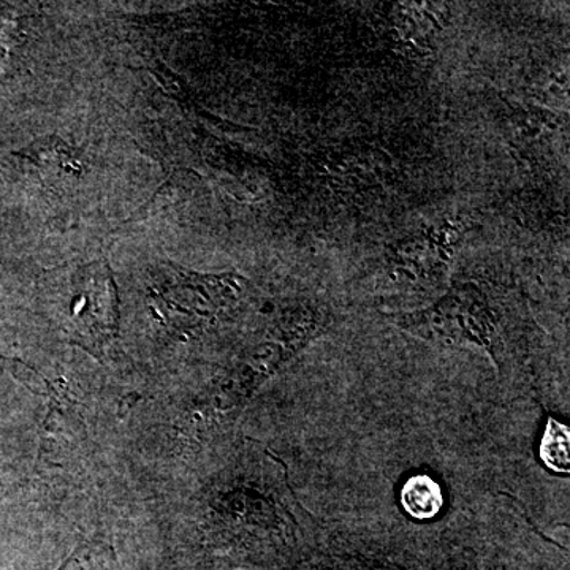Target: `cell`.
Segmentation results:
<instances>
[{
	"instance_id": "3",
	"label": "cell",
	"mask_w": 570,
	"mask_h": 570,
	"mask_svg": "<svg viewBox=\"0 0 570 570\" xmlns=\"http://www.w3.org/2000/svg\"><path fill=\"white\" fill-rule=\"evenodd\" d=\"M401 502L415 519H433L442 508V491L433 479L417 475L409 479L403 487Z\"/></svg>"
},
{
	"instance_id": "1",
	"label": "cell",
	"mask_w": 570,
	"mask_h": 570,
	"mask_svg": "<svg viewBox=\"0 0 570 570\" xmlns=\"http://www.w3.org/2000/svg\"><path fill=\"white\" fill-rule=\"evenodd\" d=\"M389 321L434 346L483 351L501 376L509 377L517 367L519 354L512 348L505 307L497 295L479 284H455L433 305L393 314Z\"/></svg>"
},
{
	"instance_id": "4",
	"label": "cell",
	"mask_w": 570,
	"mask_h": 570,
	"mask_svg": "<svg viewBox=\"0 0 570 570\" xmlns=\"http://www.w3.org/2000/svg\"><path fill=\"white\" fill-rule=\"evenodd\" d=\"M58 570H119L115 551L102 540H82Z\"/></svg>"
},
{
	"instance_id": "5",
	"label": "cell",
	"mask_w": 570,
	"mask_h": 570,
	"mask_svg": "<svg viewBox=\"0 0 570 570\" xmlns=\"http://www.w3.org/2000/svg\"><path fill=\"white\" fill-rule=\"evenodd\" d=\"M540 456L543 463L554 472L569 471V430L561 423L550 420L543 434L542 445H540Z\"/></svg>"
},
{
	"instance_id": "2",
	"label": "cell",
	"mask_w": 570,
	"mask_h": 570,
	"mask_svg": "<svg viewBox=\"0 0 570 570\" xmlns=\"http://www.w3.org/2000/svg\"><path fill=\"white\" fill-rule=\"evenodd\" d=\"M62 328L71 343L102 358L119 335V302L110 266L105 262L81 266L70 283Z\"/></svg>"
}]
</instances>
